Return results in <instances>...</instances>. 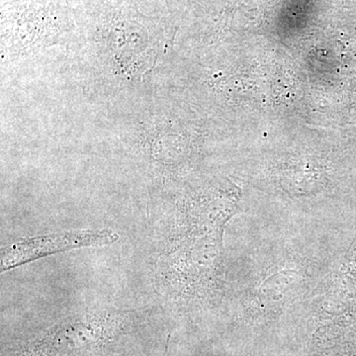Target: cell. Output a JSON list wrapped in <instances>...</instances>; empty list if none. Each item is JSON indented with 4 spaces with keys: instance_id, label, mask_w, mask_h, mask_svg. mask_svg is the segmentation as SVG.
Returning <instances> with one entry per match:
<instances>
[{
    "instance_id": "6da1fadb",
    "label": "cell",
    "mask_w": 356,
    "mask_h": 356,
    "mask_svg": "<svg viewBox=\"0 0 356 356\" xmlns=\"http://www.w3.org/2000/svg\"><path fill=\"white\" fill-rule=\"evenodd\" d=\"M2 34L20 43L55 39L70 25L60 0H13L2 6Z\"/></svg>"
},
{
    "instance_id": "7a4b0ae2",
    "label": "cell",
    "mask_w": 356,
    "mask_h": 356,
    "mask_svg": "<svg viewBox=\"0 0 356 356\" xmlns=\"http://www.w3.org/2000/svg\"><path fill=\"white\" fill-rule=\"evenodd\" d=\"M116 240V234L109 229L69 232L58 235L29 238L3 250L2 270H7L24 262L32 261L33 259L56 252L90 245H105Z\"/></svg>"
}]
</instances>
